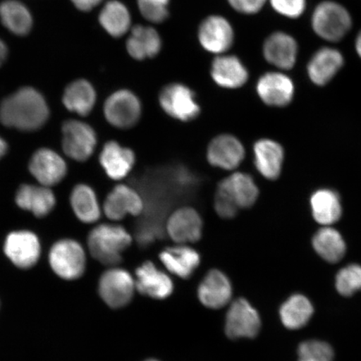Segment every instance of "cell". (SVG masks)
Wrapping results in <instances>:
<instances>
[{"mask_svg":"<svg viewBox=\"0 0 361 361\" xmlns=\"http://www.w3.org/2000/svg\"><path fill=\"white\" fill-rule=\"evenodd\" d=\"M49 116L47 101L42 94L33 87L20 88L0 104L1 123L25 132L42 128Z\"/></svg>","mask_w":361,"mask_h":361,"instance_id":"obj_1","label":"cell"},{"mask_svg":"<svg viewBox=\"0 0 361 361\" xmlns=\"http://www.w3.org/2000/svg\"><path fill=\"white\" fill-rule=\"evenodd\" d=\"M133 238L123 226L102 224L90 233V255L104 265L114 266L123 259V252L132 245Z\"/></svg>","mask_w":361,"mask_h":361,"instance_id":"obj_2","label":"cell"},{"mask_svg":"<svg viewBox=\"0 0 361 361\" xmlns=\"http://www.w3.org/2000/svg\"><path fill=\"white\" fill-rule=\"evenodd\" d=\"M353 25L350 13L341 4L326 0L315 7L311 16V27L316 35L326 42H341Z\"/></svg>","mask_w":361,"mask_h":361,"instance_id":"obj_3","label":"cell"},{"mask_svg":"<svg viewBox=\"0 0 361 361\" xmlns=\"http://www.w3.org/2000/svg\"><path fill=\"white\" fill-rule=\"evenodd\" d=\"M49 264L59 277L74 281L82 276L87 259L82 246L72 239H62L51 247L49 255Z\"/></svg>","mask_w":361,"mask_h":361,"instance_id":"obj_4","label":"cell"},{"mask_svg":"<svg viewBox=\"0 0 361 361\" xmlns=\"http://www.w3.org/2000/svg\"><path fill=\"white\" fill-rule=\"evenodd\" d=\"M159 103L166 114L184 123L193 121L200 115L195 93L182 83H171L162 88Z\"/></svg>","mask_w":361,"mask_h":361,"instance_id":"obj_5","label":"cell"},{"mask_svg":"<svg viewBox=\"0 0 361 361\" xmlns=\"http://www.w3.org/2000/svg\"><path fill=\"white\" fill-rule=\"evenodd\" d=\"M142 103L129 90H120L111 94L104 104V115L111 125L129 129L137 125L142 116Z\"/></svg>","mask_w":361,"mask_h":361,"instance_id":"obj_6","label":"cell"},{"mask_svg":"<svg viewBox=\"0 0 361 361\" xmlns=\"http://www.w3.org/2000/svg\"><path fill=\"white\" fill-rule=\"evenodd\" d=\"M135 281L128 271L113 268L103 273L99 281V295L112 309L123 308L132 301Z\"/></svg>","mask_w":361,"mask_h":361,"instance_id":"obj_7","label":"cell"},{"mask_svg":"<svg viewBox=\"0 0 361 361\" xmlns=\"http://www.w3.org/2000/svg\"><path fill=\"white\" fill-rule=\"evenodd\" d=\"M62 146L66 154L78 161H85L96 148L97 134L90 125L78 120L65 121L62 126Z\"/></svg>","mask_w":361,"mask_h":361,"instance_id":"obj_8","label":"cell"},{"mask_svg":"<svg viewBox=\"0 0 361 361\" xmlns=\"http://www.w3.org/2000/svg\"><path fill=\"white\" fill-rule=\"evenodd\" d=\"M261 327V319L250 302L238 299L233 302L226 316V335L232 340L240 338H255Z\"/></svg>","mask_w":361,"mask_h":361,"instance_id":"obj_9","label":"cell"},{"mask_svg":"<svg viewBox=\"0 0 361 361\" xmlns=\"http://www.w3.org/2000/svg\"><path fill=\"white\" fill-rule=\"evenodd\" d=\"M197 36L202 47L216 55H224L234 42L231 24L220 16H210L203 20L198 28Z\"/></svg>","mask_w":361,"mask_h":361,"instance_id":"obj_10","label":"cell"},{"mask_svg":"<svg viewBox=\"0 0 361 361\" xmlns=\"http://www.w3.org/2000/svg\"><path fill=\"white\" fill-rule=\"evenodd\" d=\"M4 251L16 267L27 269L32 268L37 263L42 247L35 233L16 231L7 236Z\"/></svg>","mask_w":361,"mask_h":361,"instance_id":"obj_11","label":"cell"},{"mask_svg":"<svg viewBox=\"0 0 361 361\" xmlns=\"http://www.w3.org/2000/svg\"><path fill=\"white\" fill-rule=\"evenodd\" d=\"M263 55L265 61L277 69L290 71L296 64L299 44L291 35L283 31H276L265 39Z\"/></svg>","mask_w":361,"mask_h":361,"instance_id":"obj_12","label":"cell"},{"mask_svg":"<svg viewBox=\"0 0 361 361\" xmlns=\"http://www.w3.org/2000/svg\"><path fill=\"white\" fill-rule=\"evenodd\" d=\"M256 90L261 101L270 106H286L295 96L292 79L279 71H270L262 75Z\"/></svg>","mask_w":361,"mask_h":361,"instance_id":"obj_13","label":"cell"},{"mask_svg":"<svg viewBox=\"0 0 361 361\" xmlns=\"http://www.w3.org/2000/svg\"><path fill=\"white\" fill-rule=\"evenodd\" d=\"M245 150L239 140L230 134L219 135L212 140L207 151L209 164L224 170H234L245 159Z\"/></svg>","mask_w":361,"mask_h":361,"instance_id":"obj_14","label":"cell"},{"mask_svg":"<svg viewBox=\"0 0 361 361\" xmlns=\"http://www.w3.org/2000/svg\"><path fill=\"white\" fill-rule=\"evenodd\" d=\"M203 224L200 214L190 207H180L169 216L166 231L178 245H188L200 240Z\"/></svg>","mask_w":361,"mask_h":361,"instance_id":"obj_15","label":"cell"},{"mask_svg":"<svg viewBox=\"0 0 361 361\" xmlns=\"http://www.w3.org/2000/svg\"><path fill=\"white\" fill-rule=\"evenodd\" d=\"M345 64V58L338 49L323 47L314 53L307 65V74L312 82L324 87L331 82Z\"/></svg>","mask_w":361,"mask_h":361,"instance_id":"obj_16","label":"cell"},{"mask_svg":"<svg viewBox=\"0 0 361 361\" xmlns=\"http://www.w3.org/2000/svg\"><path fill=\"white\" fill-rule=\"evenodd\" d=\"M30 171L33 177L44 187H51L61 183L66 177L67 166L63 158L51 149H39L30 162Z\"/></svg>","mask_w":361,"mask_h":361,"instance_id":"obj_17","label":"cell"},{"mask_svg":"<svg viewBox=\"0 0 361 361\" xmlns=\"http://www.w3.org/2000/svg\"><path fill=\"white\" fill-rule=\"evenodd\" d=\"M142 198L134 188L120 184L113 188L104 202V213L111 220H121L126 216H137L142 213Z\"/></svg>","mask_w":361,"mask_h":361,"instance_id":"obj_18","label":"cell"},{"mask_svg":"<svg viewBox=\"0 0 361 361\" xmlns=\"http://www.w3.org/2000/svg\"><path fill=\"white\" fill-rule=\"evenodd\" d=\"M135 288L143 295L165 300L173 292V283L168 274L148 261L135 270Z\"/></svg>","mask_w":361,"mask_h":361,"instance_id":"obj_19","label":"cell"},{"mask_svg":"<svg viewBox=\"0 0 361 361\" xmlns=\"http://www.w3.org/2000/svg\"><path fill=\"white\" fill-rule=\"evenodd\" d=\"M233 295L231 282L218 269H212L206 274L197 290L201 303L207 308L218 310L227 305Z\"/></svg>","mask_w":361,"mask_h":361,"instance_id":"obj_20","label":"cell"},{"mask_svg":"<svg viewBox=\"0 0 361 361\" xmlns=\"http://www.w3.org/2000/svg\"><path fill=\"white\" fill-rule=\"evenodd\" d=\"M216 191L227 197L238 209H247L255 204L259 197V188L250 175L233 173L219 184Z\"/></svg>","mask_w":361,"mask_h":361,"instance_id":"obj_21","label":"cell"},{"mask_svg":"<svg viewBox=\"0 0 361 361\" xmlns=\"http://www.w3.org/2000/svg\"><path fill=\"white\" fill-rule=\"evenodd\" d=\"M248 75L246 66L235 56L219 55L212 63V78L221 87L240 88L246 84Z\"/></svg>","mask_w":361,"mask_h":361,"instance_id":"obj_22","label":"cell"},{"mask_svg":"<svg viewBox=\"0 0 361 361\" xmlns=\"http://www.w3.org/2000/svg\"><path fill=\"white\" fill-rule=\"evenodd\" d=\"M135 156L132 149L121 146L115 141L106 143L101 155L100 164L108 177L121 180L133 170Z\"/></svg>","mask_w":361,"mask_h":361,"instance_id":"obj_23","label":"cell"},{"mask_svg":"<svg viewBox=\"0 0 361 361\" xmlns=\"http://www.w3.org/2000/svg\"><path fill=\"white\" fill-rule=\"evenodd\" d=\"M161 47L159 33L151 26L135 25L126 40V51L137 61L154 58L160 53Z\"/></svg>","mask_w":361,"mask_h":361,"instance_id":"obj_24","label":"cell"},{"mask_svg":"<svg viewBox=\"0 0 361 361\" xmlns=\"http://www.w3.org/2000/svg\"><path fill=\"white\" fill-rule=\"evenodd\" d=\"M159 257L169 272L184 279L192 276L201 262L200 255L187 245L166 247Z\"/></svg>","mask_w":361,"mask_h":361,"instance_id":"obj_25","label":"cell"},{"mask_svg":"<svg viewBox=\"0 0 361 361\" xmlns=\"http://www.w3.org/2000/svg\"><path fill=\"white\" fill-rule=\"evenodd\" d=\"M16 201L22 209L28 210L38 218L47 216L56 205V197L48 187L22 185Z\"/></svg>","mask_w":361,"mask_h":361,"instance_id":"obj_26","label":"cell"},{"mask_svg":"<svg viewBox=\"0 0 361 361\" xmlns=\"http://www.w3.org/2000/svg\"><path fill=\"white\" fill-rule=\"evenodd\" d=\"M255 164L259 173L265 178L275 180L281 173L283 149L276 142L262 139L255 143Z\"/></svg>","mask_w":361,"mask_h":361,"instance_id":"obj_27","label":"cell"},{"mask_svg":"<svg viewBox=\"0 0 361 361\" xmlns=\"http://www.w3.org/2000/svg\"><path fill=\"white\" fill-rule=\"evenodd\" d=\"M96 102V90L87 80L73 81L67 85L63 94V103L66 109L82 116L92 112Z\"/></svg>","mask_w":361,"mask_h":361,"instance_id":"obj_28","label":"cell"},{"mask_svg":"<svg viewBox=\"0 0 361 361\" xmlns=\"http://www.w3.org/2000/svg\"><path fill=\"white\" fill-rule=\"evenodd\" d=\"M0 20L16 35H27L33 28L32 15L25 4L19 0H4L0 4Z\"/></svg>","mask_w":361,"mask_h":361,"instance_id":"obj_29","label":"cell"},{"mask_svg":"<svg viewBox=\"0 0 361 361\" xmlns=\"http://www.w3.org/2000/svg\"><path fill=\"white\" fill-rule=\"evenodd\" d=\"M99 22L107 34L119 38L128 32L132 25V18L124 4L110 0L103 6L99 15Z\"/></svg>","mask_w":361,"mask_h":361,"instance_id":"obj_30","label":"cell"},{"mask_svg":"<svg viewBox=\"0 0 361 361\" xmlns=\"http://www.w3.org/2000/svg\"><path fill=\"white\" fill-rule=\"evenodd\" d=\"M311 209L316 222L329 226L341 219L342 207L338 194L329 189H322L313 194L310 200Z\"/></svg>","mask_w":361,"mask_h":361,"instance_id":"obj_31","label":"cell"},{"mask_svg":"<svg viewBox=\"0 0 361 361\" xmlns=\"http://www.w3.org/2000/svg\"><path fill=\"white\" fill-rule=\"evenodd\" d=\"M71 203L81 222L93 224L100 219L101 209L96 193L87 185L80 184L73 189Z\"/></svg>","mask_w":361,"mask_h":361,"instance_id":"obj_32","label":"cell"},{"mask_svg":"<svg viewBox=\"0 0 361 361\" xmlns=\"http://www.w3.org/2000/svg\"><path fill=\"white\" fill-rule=\"evenodd\" d=\"M313 246L316 252L329 263H337L344 257L346 250L341 234L328 226L315 233Z\"/></svg>","mask_w":361,"mask_h":361,"instance_id":"obj_33","label":"cell"},{"mask_svg":"<svg viewBox=\"0 0 361 361\" xmlns=\"http://www.w3.org/2000/svg\"><path fill=\"white\" fill-rule=\"evenodd\" d=\"M314 308L310 301L302 295H295L284 303L281 309L283 326L297 329L304 327L313 315Z\"/></svg>","mask_w":361,"mask_h":361,"instance_id":"obj_34","label":"cell"},{"mask_svg":"<svg viewBox=\"0 0 361 361\" xmlns=\"http://www.w3.org/2000/svg\"><path fill=\"white\" fill-rule=\"evenodd\" d=\"M336 288L338 293L344 296H350L361 290V266L351 264L346 266L338 273Z\"/></svg>","mask_w":361,"mask_h":361,"instance_id":"obj_35","label":"cell"},{"mask_svg":"<svg viewBox=\"0 0 361 361\" xmlns=\"http://www.w3.org/2000/svg\"><path fill=\"white\" fill-rule=\"evenodd\" d=\"M298 355L299 361H333L334 358L331 346L319 341L302 343Z\"/></svg>","mask_w":361,"mask_h":361,"instance_id":"obj_36","label":"cell"},{"mask_svg":"<svg viewBox=\"0 0 361 361\" xmlns=\"http://www.w3.org/2000/svg\"><path fill=\"white\" fill-rule=\"evenodd\" d=\"M169 3L170 0H137V6L147 20L161 24L169 16Z\"/></svg>","mask_w":361,"mask_h":361,"instance_id":"obj_37","label":"cell"},{"mask_svg":"<svg viewBox=\"0 0 361 361\" xmlns=\"http://www.w3.org/2000/svg\"><path fill=\"white\" fill-rule=\"evenodd\" d=\"M273 10L288 19H299L304 15L307 0H269Z\"/></svg>","mask_w":361,"mask_h":361,"instance_id":"obj_38","label":"cell"},{"mask_svg":"<svg viewBox=\"0 0 361 361\" xmlns=\"http://www.w3.org/2000/svg\"><path fill=\"white\" fill-rule=\"evenodd\" d=\"M268 0H228L234 11L243 15H256L267 3Z\"/></svg>","mask_w":361,"mask_h":361,"instance_id":"obj_39","label":"cell"},{"mask_svg":"<svg viewBox=\"0 0 361 361\" xmlns=\"http://www.w3.org/2000/svg\"><path fill=\"white\" fill-rule=\"evenodd\" d=\"M214 209L221 218L233 219L238 214L236 205L225 197L224 194L216 191L214 197Z\"/></svg>","mask_w":361,"mask_h":361,"instance_id":"obj_40","label":"cell"},{"mask_svg":"<svg viewBox=\"0 0 361 361\" xmlns=\"http://www.w3.org/2000/svg\"><path fill=\"white\" fill-rule=\"evenodd\" d=\"M76 8L83 12L92 11L102 2V0H71Z\"/></svg>","mask_w":361,"mask_h":361,"instance_id":"obj_41","label":"cell"},{"mask_svg":"<svg viewBox=\"0 0 361 361\" xmlns=\"http://www.w3.org/2000/svg\"><path fill=\"white\" fill-rule=\"evenodd\" d=\"M8 56V48L6 43L0 39V66H1L4 61H6Z\"/></svg>","mask_w":361,"mask_h":361,"instance_id":"obj_42","label":"cell"},{"mask_svg":"<svg viewBox=\"0 0 361 361\" xmlns=\"http://www.w3.org/2000/svg\"><path fill=\"white\" fill-rule=\"evenodd\" d=\"M355 47L356 53H357V55L361 59V30L357 36H356Z\"/></svg>","mask_w":361,"mask_h":361,"instance_id":"obj_43","label":"cell"},{"mask_svg":"<svg viewBox=\"0 0 361 361\" xmlns=\"http://www.w3.org/2000/svg\"><path fill=\"white\" fill-rule=\"evenodd\" d=\"M7 144L4 142V140L0 137V159L6 155L7 151Z\"/></svg>","mask_w":361,"mask_h":361,"instance_id":"obj_44","label":"cell"},{"mask_svg":"<svg viewBox=\"0 0 361 361\" xmlns=\"http://www.w3.org/2000/svg\"><path fill=\"white\" fill-rule=\"evenodd\" d=\"M145 361H159V360H154V359H150V360H147Z\"/></svg>","mask_w":361,"mask_h":361,"instance_id":"obj_45","label":"cell"}]
</instances>
